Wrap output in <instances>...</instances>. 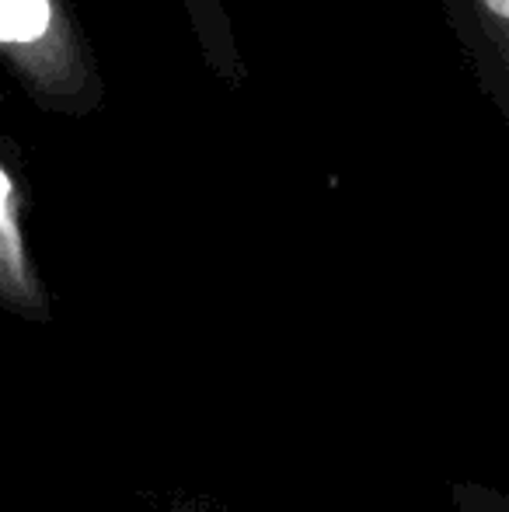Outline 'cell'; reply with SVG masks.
<instances>
[{
  "label": "cell",
  "mask_w": 509,
  "mask_h": 512,
  "mask_svg": "<svg viewBox=\"0 0 509 512\" xmlns=\"http://www.w3.org/2000/svg\"><path fill=\"white\" fill-rule=\"evenodd\" d=\"M0 56L56 102L84 95L88 53L56 0H0Z\"/></svg>",
  "instance_id": "cell-1"
},
{
  "label": "cell",
  "mask_w": 509,
  "mask_h": 512,
  "mask_svg": "<svg viewBox=\"0 0 509 512\" xmlns=\"http://www.w3.org/2000/svg\"><path fill=\"white\" fill-rule=\"evenodd\" d=\"M468 7L471 25L478 28L482 53L492 56L509 91V0H457Z\"/></svg>",
  "instance_id": "cell-2"
},
{
  "label": "cell",
  "mask_w": 509,
  "mask_h": 512,
  "mask_svg": "<svg viewBox=\"0 0 509 512\" xmlns=\"http://www.w3.org/2000/svg\"><path fill=\"white\" fill-rule=\"evenodd\" d=\"M18 223H14V182L0 164V258L18 262Z\"/></svg>",
  "instance_id": "cell-3"
}]
</instances>
